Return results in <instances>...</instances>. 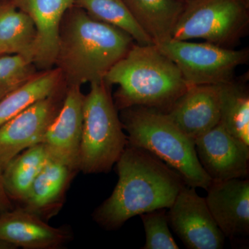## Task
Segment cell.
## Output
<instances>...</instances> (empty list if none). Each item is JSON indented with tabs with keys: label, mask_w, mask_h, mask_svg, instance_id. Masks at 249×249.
<instances>
[{
	"label": "cell",
	"mask_w": 249,
	"mask_h": 249,
	"mask_svg": "<svg viewBox=\"0 0 249 249\" xmlns=\"http://www.w3.org/2000/svg\"><path fill=\"white\" fill-rule=\"evenodd\" d=\"M84 98L81 86L67 85L62 107L47 129L42 142L49 157L78 172Z\"/></svg>",
	"instance_id": "cell-10"
},
{
	"label": "cell",
	"mask_w": 249,
	"mask_h": 249,
	"mask_svg": "<svg viewBox=\"0 0 249 249\" xmlns=\"http://www.w3.org/2000/svg\"><path fill=\"white\" fill-rule=\"evenodd\" d=\"M116 165L117 184L93 213L106 230H116L134 216L169 209L186 186L175 170L141 147L127 144Z\"/></svg>",
	"instance_id": "cell-1"
},
{
	"label": "cell",
	"mask_w": 249,
	"mask_h": 249,
	"mask_svg": "<svg viewBox=\"0 0 249 249\" xmlns=\"http://www.w3.org/2000/svg\"><path fill=\"white\" fill-rule=\"evenodd\" d=\"M37 73L35 65L20 55H0V101Z\"/></svg>",
	"instance_id": "cell-23"
},
{
	"label": "cell",
	"mask_w": 249,
	"mask_h": 249,
	"mask_svg": "<svg viewBox=\"0 0 249 249\" xmlns=\"http://www.w3.org/2000/svg\"><path fill=\"white\" fill-rule=\"evenodd\" d=\"M128 145L160 159L181 177L187 186L207 190L212 179L198 160L194 139L155 108L134 106L121 110Z\"/></svg>",
	"instance_id": "cell-4"
},
{
	"label": "cell",
	"mask_w": 249,
	"mask_h": 249,
	"mask_svg": "<svg viewBox=\"0 0 249 249\" xmlns=\"http://www.w3.org/2000/svg\"><path fill=\"white\" fill-rule=\"evenodd\" d=\"M35 24L10 0H0V55H19L34 63Z\"/></svg>",
	"instance_id": "cell-18"
},
{
	"label": "cell",
	"mask_w": 249,
	"mask_h": 249,
	"mask_svg": "<svg viewBox=\"0 0 249 249\" xmlns=\"http://www.w3.org/2000/svg\"><path fill=\"white\" fill-rule=\"evenodd\" d=\"M43 143L28 147L12 159L2 172L5 191L11 201L22 204L49 160Z\"/></svg>",
	"instance_id": "cell-19"
},
{
	"label": "cell",
	"mask_w": 249,
	"mask_h": 249,
	"mask_svg": "<svg viewBox=\"0 0 249 249\" xmlns=\"http://www.w3.org/2000/svg\"><path fill=\"white\" fill-rule=\"evenodd\" d=\"M14 202L5 191L3 183L2 173L0 171V214L14 209Z\"/></svg>",
	"instance_id": "cell-25"
},
{
	"label": "cell",
	"mask_w": 249,
	"mask_h": 249,
	"mask_svg": "<svg viewBox=\"0 0 249 249\" xmlns=\"http://www.w3.org/2000/svg\"><path fill=\"white\" fill-rule=\"evenodd\" d=\"M27 14L35 24L34 64L40 71L55 66L64 16L74 6V0H10Z\"/></svg>",
	"instance_id": "cell-12"
},
{
	"label": "cell",
	"mask_w": 249,
	"mask_h": 249,
	"mask_svg": "<svg viewBox=\"0 0 249 249\" xmlns=\"http://www.w3.org/2000/svg\"><path fill=\"white\" fill-rule=\"evenodd\" d=\"M78 170L49 157L19 206L48 222L61 211Z\"/></svg>",
	"instance_id": "cell-16"
},
{
	"label": "cell",
	"mask_w": 249,
	"mask_h": 249,
	"mask_svg": "<svg viewBox=\"0 0 249 249\" xmlns=\"http://www.w3.org/2000/svg\"><path fill=\"white\" fill-rule=\"evenodd\" d=\"M145 232L143 249H178L169 229L165 209L140 214Z\"/></svg>",
	"instance_id": "cell-24"
},
{
	"label": "cell",
	"mask_w": 249,
	"mask_h": 249,
	"mask_svg": "<svg viewBox=\"0 0 249 249\" xmlns=\"http://www.w3.org/2000/svg\"><path fill=\"white\" fill-rule=\"evenodd\" d=\"M65 84L62 72L58 67L37 72L27 83L0 101V125L33 103L58 91Z\"/></svg>",
	"instance_id": "cell-20"
},
{
	"label": "cell",
	"mask_w": 249,
	"mask_h": 249,
	"mask_svg": "<svg viewBox=\"0 0 249 249\" xmlns=\"http://www.w3.org/2000/svg\"><path fill=\"white\" fill-rule=\"evenodd\" d=\"M219 91V85L188 86L164 112L165 115L183 133L195 140L220 121Z\"/></svg>",
	"instance_id": "cell-14"
},
{
	"label": "cell",
	"mask_w": 249,
	"mask_h": 249,
	"mask_svg": "<svg viewBox=\"0 0 249 249\" xmlns=\"http://www.w3.org/2000/svg\"><path fill=\"white\" fill-rule=\"evenodd\" d=\"M104 80L119 86L114 98L118 110L142 106L165 112L188 88L175 62L155 45L134 43Z\"/></svg>",
	"instance_id": "cell-3"
},
{
	"label": "cell",
	"mask_w": 249,
	"mask_h": 249,
	"mask_svg": "<svg viewBox=\"0 0 249 249\" xmlns=\"http://www.w3.org/2000/svg\"><path fill=\"white\" fill-rule=\"evenodd\" d=\"M194 141L198 160L212 181L248 176L249 149L236 140L219 123Z\"/></svg>",
	"instance_id": "cell-11"
},
{
	"label": "cell",
	"mask_w": 249,
	"mask_h": 249,
	"mask_svg": "<svg viewBox=\"0 0 249 249\" xmlns=\"http://www.w3.org/2000/svg\"><path fill=\"white\" fill-rule=\"evenodd\" d=\"M134 43L125 31L73 6L62 19L55 66L67 85L101 81Z\"/></svg>",
	"instance_id": "cell-2"
},
{
	"label": "cell",
	"mask_w": 249,
	"mask_h": 249,
	"mask_svg": "<svg viewBox=\"0 0 249 249\" xmlns=\"http://www.w3.org/2000/svg\"><path fill=\"white\" fill-rule=\"evenodd\" d=\"M168 209V224L187 248H223L225 236L196 188L186 185Z\"/></svg>",
	"instance_id": "cell-9"
},
{
	"label": "cell",
	"mask_w": 249,
	"mask_h": 249,
	"mask_svg": "<svg viewBox=\"0 0 249 249\" xmlns=\"http://www.w3.org/2000/svg\"><path fill=\"white\" fill-rule=\"evenodd\" d=\"M139 27L155 45L171 40L178 17L184 9L180 0H123Z\"/></svg>",
	"instance_id": "cell-17"
},
{
	"label": "cell",
	"mask_w": 249,
	"mask_h": 249,
	"mask_svg": "<svg viewBox=\"0 0 249 249\" xmlns=\"http://www.w3.org/2000/svg\"><path fill=\"white\" fill-rule=\"evenodd\" d=\"M180 1H183V2L187 3L188 1H192V0H180Z\"/></svg>",
	"instance_id": "cell-26"
},
{
	"label": "cell",
	"mask_w": 249,
	"mask_h": 249,
	"mask_svg": "<svg viewBox=\"0 0 249 249\" xmlns=\"http://www.w3.org/2000/svg\"><path fill=\"white\" fill-rule=\"evenodd\" d=\"M249 0H192L174 27L172 40L202 39L232 49L247 34Z\"/></svg>",
	"instance_id": "cell-6"
},
{
	"label": "cell",
	"mask_w": 249,
	"mask_h": 249,
	"mask_svg": "<svg viewBox=\"0 0 249 249\" xmlns=\"http://www.w3.org/2000/svg\"><path fill=\"white\" fill-rule=\"evenodd\" d=\"M72 238L68 228L53 227L21 206L0 214V239L24 249H58Z\"/></svg>",
	"instance_id": "cell-15"
},
{
	"label": "cell",
	"mask_w": 249,
	"mask_h": 249,
	"mask_svg": "<svg viewBox=\"0 0 249 249\" xmlns=\"http://www.w3.org/2000/svg\"><path fill=\"white\" fill-rule=\"evenodd\" d=\"M220 121L224 129L249 149V95L246 86L232 79L220 84Z\"/></svg>",
	"instance_id": "cell-21"
},
{
	"label": "cell",
	"mask_w": 249,
	"mask_h": 249,
	"mask_svg": "<svg viewBox=\"0 0 249 249\" xmlns=\"http://www.w3.org/2000/svg\"><path fill=\"white\" fill-rule=\"evenodd\" d=\"M127 143L110 85L104 80L90 83L83 103L80 171L86 175L109 173Z\"/></svg>",
	"instance_id": "cell-5"
},
{
	"label": "cell",
	"mask_w": 249,
	"mask_h": 249,
	"mask_svg": "<svg viewBox=\"0 0 249 249\" xmlns=\"http://www.w3.org/2000/svg\"></svg>",
	"instance_id": "cell-27"
},
{
	"label": "cell",
	"mask_w": 249,
	"mask_h": 249,
	"mask_svg": "<svg viewBox=\"0 0 249 249\" xmlns=\"http://www.w3.org/2000/svg\"><path fill=\"white\" fill-rule=\"evenodd\" d=\"M74 6L96 20L125 31L139 45H155L134 21L123 0H74Z\"/></svg>",
	"instance_id": "cell-22"
},
{
	"label": "cell",
	"mask_w": 249,
	"mask_h": 249,
	"mask_svg": "<svg viewBox=\"0 0 249 249\" xmlns=\"http://www.w3.org/2000/svg\"><path fill=\"white\" fill-rule=\"evenodd\" d=\"M221 231L229 239L249 234V181L235 178L212 181L205 197Z\"/></svg>",
	"instance_id": "cell-13"
},
{
	"label": "cell",
	"mask_w": 249,
	"mask_h": 249,
	"mask_svg": "<svg viewBox=\"0 0 249 249\" xmlns=\"http://www.w3.org/2000/svg\"><path fill=\"white\" fill-rule=\"evenodd\" d=\"M67 85L50 96L33 103L0 125V171L28 147L41 143L62 107Z\"/></svg>",
	"instance_id": "cell-8"
},
{
	"label": "cell",
	"mask_w": 249,
	"mask_h": 249,
	"mask_svg": "<svg viewBox=\"0 0 249 249\" xmlns=\"http://www.w3.org/2000/svg\"><path fill=\"white\" fill-rule=\"evenodd\" d=\"M175 62L188 86L220 85L233 79L236 69L248 62V49L226 48L210 42L170 40L155 45Z\"/></svg>",
	"instance_id": "cell-7"
}]
</instances>
